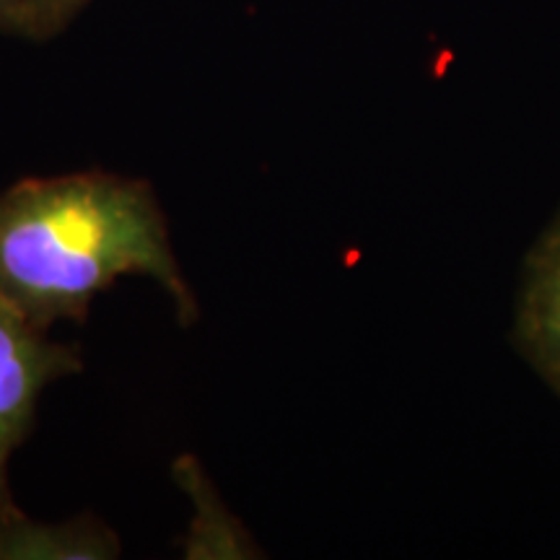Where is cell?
Listing matches in <instances>:
<instances>
[{
    "instance_id": "cell-1",
    "label": "cell",
    "mask_w": 560,
    "mask_h": 560,
    "mask_svg": "<svg viewBox=\"0 0 560 560\" xmlns=\"http://www.w3.org/2000/svg\"><path fill=\"white\" fill-rule=\"evenodd\" d=\"M125 276L151 278L185 325L195 319L192 291L145 182L81 172L0 192V296L39 327L81 325L91 301Z\"/></svg>"
},
{
    "instance_id": "cell-2",
    "label": "cell",
    "mask_w": 560,
    "mask_h": 560,
    "mask_svg": "<svg viewBox=\"0 0 560 560\" xmlns=\"http://www.w3.org/2000/svg\"><path fill=\"white\" fill-rule=\"evenodd\" d=\"M81 366L79 350L47 338L45 327L0 296V524L16 511L9 462L30 436L42 392Z\"/></svg>"
},
{
    "instance_id": "cell-3",
    "label": "cell",
    "mask_w": 560,
    "mask_h": 560,
    "mask_svg": "<svg viewBox=\"0 0 560 560\" xmlns=\"http://www.w3.org/2000/svg\"><path fill=\"white\" fill-rule=\"evenodd\" d=\"M520 330L532 359L556 382L560 376V221L529 262Z\"/></svg>"
},
{
    "instance_id": "cell-4",
    "label": "cell",
    "mask_w": 560,
    "mask_h": 560,
    "mask_svg": "<svg viewBox=\"0 0 560 560\" xmlns=\"http://www.w3.org/2000/svg\"><path fill=\"white\" fill-rule=\"evenodd\" d=\"M120 545L102 524L81 520L62 527L34 524L16 509L0 524V560L5 558H115Z\"/></svg>"
},
{
    "instance_id": "cell-5",
    "label": "cell",
    "mask_w": 560,
    "mask_h": 560,
    "mask_svg": "<svg viewBox=\"0 0 560 560\" xmlns=\"http://www.w3.org/2000/svg\"><path fill=\"white\" fill-rule=\"evenodd\" d=\"M39 0H0V21L24 19L37 11Z\"/></svg>"
},
{
    "instance_id": "cell-6",
    "label": "cell",
    "mask_w": 560,
    "mask_h": 560,
    "mask_svg": "<svg viewBox=\"0 0 560 560\" xmlns=\"http://www.w3.org/2000/svg\"><path fill=\"white\" fill-rule=\"evenodd\" d=\"M83 3V0H39L37 3V11H47L50 16L58 19L60 13H68L70 9H75V5Z\"/></svg>"
},
{
    "instance_id": "cell-7",
    "label": "cell",
    "mask_w": 560,
    "mask_h": 560,
    "mask_svg": "<svg viewBox=\"0 0 560 560\" xmlns=\"http://www.w3.org/2000/svg\"><path fill=\"white\" fill-rule=\"evenodd\" d=\"M556 384H560V376H558V380H556Z\"/></svg>"
}]
</instances>
